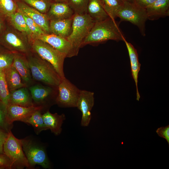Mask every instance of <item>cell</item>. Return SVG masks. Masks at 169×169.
I'll return each mask as SVG.
<instances>
[{
    "mask_svg": "<svg viewBox=\"0 0 169 169\" xmlns=\"http://www.w3.org/2000/svg\"><path fill=\"white\" fill-rule=\"evenodd\" d=\"M125 39L115 19L109 17L95 23L83 40L81 47L91 44L100 43L111 40L119 41Z\"/></svg>",
    "mask_w": 169,
    "mask_h": 169,
    "instance_id": "1",
    "label": "cell"
},
{
    "mask_svg": "<svg viewBox=\"0 0 169 169\" xmlns=\"http://www.w3.org/2000/svg\"><path fill=\"white\" fill-rule=\"evenodd\" d=\"M25 55L32 78L49 86L57 87L62 79L52 66L32 50Z\"/></svg>",
    "mask_w": 169,
    "mask_h": 169,
    "instance_id": "2",
    "label": "cell"
},
{
    "mask_svg": "<svg viewBox=\"0 0 169 169\" xmlns=\"http://www.w3.org/2000/svg\"><path fill=\"white\" fill-rule=\"evenodd\" d=\"M94 23L87 13L74 14L72 32L66 38L72 46V57L77 55L83 40L89 33Z\"/></svg>",
    "mask_w": 169,
    "mask_h": 169,
    "instance_id": "3",
    "label": "cell"
},
{
    "mask_svg": "<svg viewBox=\"0 0 169 169\" xmlns=\"http://www.w3.org/2000/svg\"><path fill=\"white\" fill-rule=\"evenodd\" d=\"M31 38L8 23L6 30L0 36V45L13 53L26 54L32 50Z\"/></svg>",
    "mask_w": 169,
    "mask_h": 169,
    "instance_id": "4",
    "label": "cell"
},
{
    "mask_svg": "<svg viewBox=\"0 0 169 169\" xmlns=\"http://www.w3.org/2000/svg\"><path fill=\"white\" fill-rule=\"evenodd\" d=\"M32 50L49 63L62 79L64 78V63L65 57L47 43L41 40L31 38Z\"/></svg>",
    "mask_w": 169,
    "mask_h": 169,
    "instance_id": "5",
    "label": "cell"
},
{
    "mask_svg": "<svg viewBox=\"0 0 169 169\" xmlns=\"http://www.w3.org/2000/svg\"><path fill=\"white\" fill-rule=\"evenodd\" d=\"M3 154L9 159L13 168L30 166L23 151L20 139L15 137L11 131L8 133L3 147Z\"/></svg>",
    "mask_w": 169,
    "mask_h": 169,
    "instance_id": "6",
    "label": "cell"
},
{
    "mask_svg": "<svg viewBox=\"0 0 169 169\" xmlns=\"http://www.w3.org/2000/svg\"><path fill=\"white\" fill-rule=\"evenodd\" d=\"M117 17L121 21H127L136 26L143 36L145 35V23L148 19L146 9L133 2H126L119 11Z\"/></svg>",
    "mask_w": 169,
    "mask_h": 169,
    "instance_id": "7",
    "label": "cell"
},
{
    "mask_svg": "<svg viewBox=\"0 0 169 169\" xmlns=\"http://www.w3.org/2000/svg\"><path fill=\"white\" fill-rule=\"evenodd\" d=\"M23 151L30 166L36 165L45 169H49L50 165L44 149L25 139H20Z\"/></svg>",
    "mask_w": 169,
    "mask_h": 169,
    "instance_id": "8",
    "label": "cell"
},
{
    "mask_svg": "<svg viewBox=\"0 0 169 169\" xmlns=\"http://www.w3.org/2000/svg\"><path fill=\"white\" fill-rule=\"evenodd\" d=\"M58 93L56 103L64 107H76L80 90L65 77L61 79L57 87Z\"/></svg>",
    "mask_w": 169,
    "mask_h": 169,
    "instance_id": "9",
    "label": "cell"
},
{
    "mask_svg": "<svg viewBox=\"0 0 169 169\" xmlns=\"http://www.w3.org/2000/svg\"><path fill=\"white\" fill-rule=\"evenodd\" d=\"M94 104V93L80 90L76 107L82 113L81 124L82 126H87L89 125L91 118V111Z\"/></svg>",
    "mask_w": 169,
    "mask_h": 169,
    "instance_id": "10",
    "label": "cell"
},
{
    "mask_svg": "<svg viewBox=\"0 0 169 169\" xmlns=\"http://www.w3.org/2000/svg\"><path fill=\"white\" fill-rule=\"evenodd\" d=\"M31 38L47 43L62 54L65 58L72 57V46L65 38L52 33L33 36Z\"/></svg>",
    "mask_w": 169,
    "mask_h": 169,
    "instance_id": "11",
    "label": "cell"
},
{
    "mask_svg": "<svg viewBox=\"0 0 169 169\" xmlns=\"http://www.w3.org/2000/svg\"><path fill=\"white\" fill-rule=\"evenodd\" d=\"M18 9L22 13L31 18L46 34L51 33L50 20L46 14L43 13L21 1L16 2Z\"/></svg>",
    "mask_w": 169,
    "mask_h": 169,
    "instance_id": "12",
    "label": "cell"
},
{
    "mask_svg": "<svg viewBox=\"0 0 169 169\" xmlns=\"http://www.w3.org/2000/svg\"><path fill=\"white\" fill-rule=\"evenodd\" d=\"M42 108L41 106L34 105L26 107L8 104L7 107L8 121L10 125H13V123L14 121H22L31 116L35 111L38 110H41Z\"/></svg>",
    "mask_w": 169,
    "mask_h": 169,
    "instance_id": "13",
    "label": "cell"
},
{
    "mask_svg": "<svg viewBox=\"0 0 169 169\" xmlns=\"http://www.w3.org/2000/svg\"><path fill=\"white\" fill-rule=\"evenodd\" d=\"M14 58L12 66L20 75L23 82L28 87L32 82V78L25 54L13 53Z\"/></svg>",
    "mask_w": 169,
    "mask_h": 169,
    "instance_id": "14",
    "label": "cell"
},
{
    "mask_svg": "<svg viewBox=\"0 0 169 169\" xmlns=\"http://www.w3.org/2000/svg\"><path fill=\"white\" fill-rule=\"evenodd\" d=\"M46 14L50 21L71 18L74 13L67 3L53 2Z\"/></svg>",
    "mask_w": 169,
    "mask_h": 169,
    "instance_id": "15",
    "label": "cell"
},
{
    "mask_svg": "<svg viewBox=\"0 0 169 169\" xmlns=\"http://www.w3.org/2000/svg\"><path fill=\"white\" fill-rule=\"evenodd\" d=\"M9 92L8 104L26 107L34 105L30 92L27 87L21 88Z\"/></svg>",
    "mask_w": 169,
    "mask_h": 169,
    "instance_id": "16",
    "label": "cell"
},
{
    "mask_svg": "<svg viewBox=\"0 0 169 169\" xmlns=\"http://www.w3.org/2000/svg\"><path fill=\"white\" fill-rule=\"evenodd\" d=\"M124 41L128 51L130 61L131 75L136 84V100L139 101L140 96L138 90V73L140 70L141 64L139 61L138 54L136 49L131 43L127 42L125 39Z\"/></svg>",
    "mask_w": 169,
    "mask_h": 169,
    "instance_id": "17",
    "label": "cell"
},
{
    "mask_svg": "<svg viewBox=\"0 0 169 169\" xmlns=\"http://www.w3.org/2000/svg\"><path fill=\"white\" fill-rule=\"evenodd\" d=\"M148 19L153 20L169 15V0H156L146 8Z\"/></svg>",
    "mask_w": 169,
    "mask_h": 169,
    "instance_id": "18",
    "label": "cell"
},
{
    "mask_svg": "<svg viewBox=\"0 0 169 169\" xmlns=\"http://www.w3.org/2000/svg\"><path fill=\"white\" fill-rule=\"evenodd\" d=\"M73 17L63 19L50 21L51 33L66 38L72 32Z\"/></svg>",
    "mask_w": 169,
    "mask_h": 169,
    "instance_id": "19",
    "label": "cell"
},
{
    "mask_svg": "<svg viewBox=\"0 0 169 169\" xmlns=\"http://www.w3.org/2000/svg\"><path fill=\"white\" fill-rule=\"evenodd\" d=\"M42 117L44 124L52 132L56 135L60 134L62 130V124L65 119L64 114H52L48 110L42 115Z\"/></svg>",
    "mask_w": 169,
    "mask_h": 169,
    "instance_id": "20",
    "label": "cell"
},
{
    "mask_svg": "<svg viewBox=\"0 0 169 169\" xmlns=\"http://www.w3.org/2000/svg\"><path fill=\"white\" fill-rule=\"evenodd\" d=\"M4 72L9 92L21 88L27 87L22 81L18 72L13 66L5 70Z\"/></svg>",
    "mask_w": 169,
    "mask_h": 169,
    "instance_id": "21",
    "label": "cell"
},
{
    "mask_svg": "<svg viewBox=\"0 0 169 169\" xmlns=\"http://www.w3.org/2000/svg\"><path fill=\"white\" fill-rule=\"evenodd\" d=\"M8 23L17 30L31 38L32 33L28 28L22 13L18 9L14 13L6 17Z\"/></svg>",
    "mask_w": 169,
    "mask_h": 169,
    "instance_id": "22",
    "label": "cell"
},
{
    "mask_svg": "<svg viewBox=\"0 0 169 169\" xmlns=\"http://www.w3.org/2000/svg\"><path fill=\"white\" fill-rule=\"evenodd\" d=\"M87 13L95 23L103 21L109 17L102 6L100 0H89Z\"/></svg>",
    "mask_w": 169,
    "mask_h": 169,
    "instance_id": "23",
    "label": "cell"
},
{
    "mask_svg": "<svg viewBox=\"0 0 169 169\" xmlns=\"http://www.w3.org/2000/svg\"><path fill=\"white\" fill-rule=\"evenodd\" d=\"M33 100L37 103H44L47 101L53 92L51 87L40 84L30 86L29 88Z\"/></svg>",
    "mask_w": 169,
    "mask_h": 169,
    "instance_id": "24",
    "label": "cell"
},
{
    "mask_svg": "<svg viewBox=\"0 0 169 169\" xmlns=\"http://www.w3.org/2000/svg\"><path fill=\"white\" fill-rule=\"evenodd\" d=\"M41 110H36L31 116L22 121L31 125L36 133H39L42 131L49 129L44 124Z\"/></svg>",
    "mask_w": 169,
    "mask_h": 169,
    "instance_id": "25",
    "label": "cell"
},
{
    "mask_svg": "<svg viewBox=\"0 0 169 169\" xmlns=\"http://www.w3.org/2000/svg\"><path fill=\"white\" fill-rule=\"evenodd\" d=\"M104 9L109 17L114 19L117 17L123 3L119 0H100Z\"/></svg>",
    "mask_w": 169,
    "mask_h": 169,
    "instance_id": "26",
    "label": "cell"
},
{
    "mask_svg": "<svg viewBox=\"0 0 169 169\" xmlns=\"http://www.w3.org/2000/svg\"><path fill=\"white\" fill-rule=\"evenodd\" d=\"M14 53L0 45V71H4L12 65Z\"/></svg>",
    "mask_w": 169,
    "mask_h": 169,
    "instance_id": "27",
    "label": "cell"
},
{
    "mask_svg": "<svg viewBox=\"0 0 169 169\" xmlns=\"http://www.w3.org/2000/svg\"><path fill=\"white\" fill-rule=\"evenodd\" d=\"M41 13L46 14L52 3L51 0H19Z\"/></svg>",
    "mask_w": 169,
    "mask_h": 169,
    "instance_id": "28",
    "label": "cell"
},
{
    "mask_svg": "<svg viewBox=\"0 0 169 169\" xmlns=\"http://www.w3.org/2000/svg\"><path fill=\"white\" fill-rule=\"evenodd\" d=\"M9 94L4 71H0V100L6 105L8 104Z\"/></svg>",
    "mask_w": 169,
    "mask_h": 169,
    "instance_id": "29",
    "label": "cell"
},
{
    "mask_svg": "<svg viewBox=\"0 0 169 169\" xmlns=\"http://www.w3.org/2000/svg\"><path fill=\"white\" fill-rule=\"evenodd\" d=\"M89 0H68L67 3L74 14H83L87 13Z\"/></svg>",
    "mask_w": 169,
    "mask_h": 169,
    "instance_id": "30",
    "label": "cell"
},
{
    "mask_svg": "<svg viewBox=\"0 0 169 169\" xmlns=\"http://www.w3.org/2000/svg\"><path fill=\"white\" fill-rule=\"evenodd\" d=\"M18 9L17 3L13 0H0V13L6 17L14 13Z\"/></svg>",
    "mask_w": 169,
    "mask_h": 169,
    "instance_id": "31",
    "label": "cell"
},
{
    "mask_svg": "<svg viewBox=\"0 0 169 169\" xmlns=\"http://www.w3.org/2000/svg\"><path fill=\"white\" fill-rule=\"evenodd\" d=\"M7 105L0 100V128L8 133L12 125H10L7 118Z\"/></svg>",
    "mask_w": 169,
    "mask_h": 169,
    "instance_id": "32",
    "label": "cell"
},
{
    "mask_svg": "<svg viewBox=\"0 0 169 169\" xmlns=\"http://www.w3.org/2000/svg\"><path fill=\"white\" fill-rule=\"evenodd\" d=\"M27 25L32 33V36L39 35L46 33L31 18L22 13Z\"/></svg>",
    "mask_w": 169,
    "mask_h": 169,
    "instance_id": "33",
    "label": "cell"
},
{
    "mask_svg": "<svg viewBox=\"0 0 169 169\" xmlns=\"http://www.w3.org/2000/svg\"><path fill=\"white\" fill-rule=\"evenodd\" d=\"M13 168L9 158L4 154L0 155V169Z\"/></svg>",
    "mask_w": 169,
    "mask_h": 169,
    "instance_id": "34",
    "label": "cell"
},
{
    "mask_svg": "<svg viewBox=\"0 0 169 169\" xmlns=\"http://www.w3.org/2000/svg\"><path fill=\"white\" fill-rule=\"evenodd\" d=\"M156 132L160 137L166 139L169 144V125L158 128Z\"/></svg>",
    "mask_w": 169,
    "mask_h": 169,
    "instance_id": "35",
    "label": "cell"
},
{
    "mask_svg": "<svg viewBox=\"0 0 169 169\" xmlns=\"http://www.w3.org/2000/svg\"><path fill=\"white\" fill-rule=\"evenodd\" d=\"M156 0H133V2L139 6L146 9Z\"/></svg>",
    "mask_w": 169,
    "mask_h": 169,
    "instance_id": "36",
    "label": "cell"
},
{
    "mask_svg": "<svg viewBox=\"0 0 169 169\" xmlns=\"http://www.w3.org/2000/svg\"><path fill=\"white\" fill-rule=\"evenodd\" d=\"M8 135V132L0 128V155L3 154V145Z\"/></svg>",
    "mask_w": 169,
    "mask_h": 169,
    "instance_id": "37",
    "label": "cell"
},
{
    "mask_svg": "<svg viewBox=\"0 0 169 169\" xmlns=\"http://www.w3.org/2000/svg\"><path fill=\"white\" fill-rule=\"evenodd\" d=\"M7 24L6 16L0 13V36L6 30Z\"/></svg>",
    "mask_w": 169,
    "mask_h": 169,
    "instance_id": "38",
    "label": "cell"
},
{
    "mask_svg": "<svg viewBox=\"0 0 169 169\" xmlns=\"http://www.w3.org/2000/svg\"><path fill=\"white\" fill-rule=\"evenodd\" d=\"M123 3L126 2H133V0H119Z\"/></svg>",
    "mask_w": 169,
    "mask_h": 169,
    "instance_id": "39",
    "label": "cell"
},
{
    "mask_svg": "<svg viewBox=\"0 0 169 169\" xmlns=\"http://www.w3.org/2000/svg\"><path fill=\"white\" fill-rule=\"evenodd\" d=\"M54 2H62L67 3L68 0H51Z\"/></svg>",
    "mask_w": 169,
    "mask_h": 169,
    "instance_id": "40",
    "label": "cell"
},
{
    "mask_svg": "<svg viewBox=\"0 0 169 169\" xmlns=\"http://www.w3.org/2000/svg\"><path fill=\"white\" fill-rule=\"evenodd\" d=\"M13 0L16 2L18 1H19V0Z\"/></svg>",
    "mask_w": 169,
    "mask_h": 169,
    "instance_id": "41",
    "label": "cell"
}]
</instances>
